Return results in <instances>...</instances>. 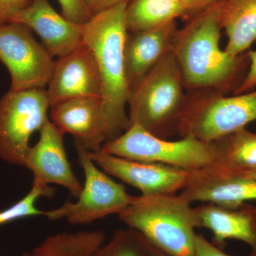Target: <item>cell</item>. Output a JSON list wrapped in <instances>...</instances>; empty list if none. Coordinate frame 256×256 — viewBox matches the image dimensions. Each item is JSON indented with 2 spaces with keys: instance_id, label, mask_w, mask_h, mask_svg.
Returning <instances> with one entry per match:
<instances>
[{
  "instance_id": "cell-1",
  "label": "cell",
  "mask_w": 256,
  "mask_h": 256,
  "mask_svg": "<svg viewBox=\"0 0 256 256\" xmlns=\"http://www.w3.org/2000/svg\"><path fill=\"white\" fill-rule=\"evenodd\" d=\"M222 1L190 18L173 40L184 85L192 92H234L248 68L247 53L232 56L220 48Z\"/></svg>"
},
{
  "instance_id": "cell-2",
  "label": "cell",
  "mask_w": 256,
  "mask_h": 256,
  "mask_svg": "<svg viewBox=\"0 0 256 256\" xmlns=\"http://www.w3.org/2000/svg\"><path fill=\"white\" fill-rule=\"evenodd\" d=\"M127 5L124 3L101 11L84 24V42L94 52L100 74L106 142L118 137L130 126L127 108L130 89L124 58Z\"/></svg>"
},
{
  "instance_id": "cell-3",
  "label": "cell",
  "mask_w": 256,
  "mask_h": 256,
  "mask_svg": "<svg viewBox=\"0 0 256 256\" xmlns=\"http://www.w3.org/2000/svg\"><path fill=\"white\" fill-rule=\"evenodd\" d=\"M178 194L136 196L120 212L127 227L139 232L152 246L169 256H196L194 208Z\"/></svg>"
},
{
  "instance_id": "cell-4",
  "label": "cell",
  "mask_w": 256,
  "mask_h": 256,
  "mask_svg": "<svg viewBox=\"0 0 256 256\" xmlns=\"http://www.w3.org/2000/svg\"><path fill=\"white\" fill-rule=\"evenodd\" d=\"M180 67L170 50L130 90L128 102L130 124H136L158 137L178 134L188 97Z\"/></svg>"
},
{
  "instance_id": "cell-5",
  "label": "cell",
  "mask_w": 256,
  "mask_h": 256,
  "mask_svg": "<svg viewBox=\"0 0 256 256\" xmlns=\"http://www.w3.org/2000/svg\"><path fill=\"white\" fill-rule=\"evenodd\" d=\"M254 121L256 89L232 96L216 90H196L188 97L178 134L214 142Z\"/></svg>"
},
{
  "instance_id": "cell-6",
  "label": "cell",
  "mask_w": 256,
  "mask_h": 256,
  "mask_svg": "<svg viewBox=\"0 0 256 256\" xmlns=\"http://www.w3.org/2000/svg\"><path fill=\"white\" fill-rule=\"evenodd\" d=\"M101 149L124 159L169 165L188 172L213 164L217 154L214 142L192 137L169 140L136 124H130L122 134L105 143Z\"/></svg>"
},
{
  "instance_id": "cell-7",
  "label": "cell",
  "mask_w": 256,
  "mask_h": 256,
  "mask_svg": "<svg viewBox=\"0 0 256 256\" xmlns=\"http://www.w3.org/2000/svg\"><path fill=\"white\" fill-rule=\"evenodd\" d=\"M74 144L85 176L82 191L76 202H66L58 208L44 212L45 216L50 220L65 218L72 225H82L118 214L136 196L129 194L122 184L116 182L102 171L84 146L76 142Z\"/></svg>"
},
{
  "instance_id": "cell-8",
  "label": "cell",
  "mask_w": 256,
  "mask_h": 256,
  "mask_svg": "<svg viewBox=\"0 0 256 256\" xmlns=\"http://www.w3.org/2000/svg\"><path fill=\"white\" fill-rule=\"evenodd\" d=\"M46 88L9 90L0 98V160L25 166L30 138L48 118Z\"/></svg>"
},
{
  "instance_id": "cell-9",
  "label": "cell",
  "mask_w": 256,
  "mask_h": 256,
  "mask_svg": "<svg viewBox=\"0 0 256 256\" xmlns=\"http://www.w3.org/2000/svg\"><path fill=\"white\" fill-rule=\"evenodd\" d=\"M48 50L36 41L26 25L11 22L0 26V62L9 72V90L44 89L54 62Z\"/></svg>"
},
{
  "instance_id": "cell-10",
  "label": "cell",
  "mask_w": 256,
  "mask_h": 256,
  "mask_svg": "<svg viewBox=\"0 0 256 256\" xmlns=\"http://www.w3.org/2000/svg\"><path fill=\"white\" fill-rule=\"evenodd\" d=\"M88 154L102 171L137 188L142 196L178 193L184 186L188 176V172L180 168L124 159L108 154L102 149L88 151Z\"/></svg>"
},
{
  "instance_id": "cell-11",
  "label": "cell",
  "mask_w": 256,
  "mask_h": 256,
  "mask_svg": "<svg viewBox=\"0 0 256 256\" xmlns=\"http://www.w3.org/2000/svg\"><path fill=\"white\" fill-rule=\"evenodd\" d=\"M50 106L80 97H101V80L95 55L82 41L58 57L46 88Z\"/></svg>"
},
{
  "instance_id": "cell-12",
  "label": "cell",
  "mask_w": 256,
  "mask_h": 256,
  "mask_svg": "<svg viewBox=\"0 0 256 256\" xmlns=\"http://www.w3.org/2000/svg\"><path fill=\"white\" fill-rule=\"evenodd\" d=\"M40 132V139L30 148L25 163L34 175V182L60 185L78 198L82 186L67 158L64 133L50 119Z\"/></svg>"
},
{
  "instance_id": "cell-13",
  "label": "cell",
  "mask_w": 256,
  "mask_h": 256,
  "mask_svg": "<svg viewBox=\"0 0 256 256\" xmlns=\"http://www.w3.org/2000/svg\"><path fill=\"white\" fill-rule=\"evenodd\" d=\"M178 194L192 204L202 202L236 208L256 200V180L227 174L210 165L188 172L186 182Z\"/></svg>"
},
{
  "instance_id": "cell-14",
  "label": "cell",
  "mask_w": 256,
  "mask_h": 256,
  "mask_svg": "<svg viewBox=\"0 0 256 256\" xmlns=\"http://www.w3.org/2000/svg\"><path fill=\"white\" fill-rule=\"evenodd\" d=\"M50 121L88 151L101 150L107 142L100 98L68 99L50 108Z\"/></svg>"
},
{
  "instance_id": "cell-15",
  "label": "cell",
  "mask_w": 256,
  "mask_h": 256,
  "mask_svg": "<svg viewBox=\"0 0 256 256\" xmlns=\"http://www.w3.org/2000/svg\"><path fill=\"white\" fill-rule=\"evenodd\" d=\"M14 22L22 23L36 32L53 56L67 54L84 41V24L57 12L48 0H32Z\"/></svg>"
},
{
  "instance_id": "cell-16",
  "label": "cell",
  "mask_w": 256,
  "mask_h": 256,
  "mask_svg": "<svg viewBox=\"0 0 256 256\" xmlns=\"http://www.w3.org/2000/svg\"><path fill=\"white\" fill-rule=\"evenodd\" d=\"M198 228L210 230L213 244L223 249L230 239L245 242L256 256V205L245 203L236 208L204 204L194 207Z\"/></svg>"
},
{
  "instance_id": "cell-17",
  "label": "cell",
  "mask_w": 256,
  "mask_h": 256,
  "mask_svg": "<svg viewBox=\"0 0 256 256\" xmlns=\"http://www.w3.org/2000/svg\"><path fill=\"white\" fill-rule=\"evenodd\" d=\"M176 21L152 30L128 32L124 48L126 78L130 90L172 50Z\"/></svg>"
},
{
  "instance_id": "cell-18",
  "label": "cell",
  "mask_w": 256,
  "mask_h": 256,
  "mask_svg": "<svg viewBox=\"0 0 256 256\" xmlns=\"http://www.w3.org/2000/svg\"><path fill=\"white\" fill-rule=\"evenodd\" d=\"M220 20L229 55H242L256 42V0H222Z\"/></svg>"
},
{
  "instance_id": "cell-19",
  "label": "cell",
  "mask_w": 256,
  "mask_h": 256,
  "mask_svg": "<svg viewBox=\"0 0 256 256\" xmlns=\"http://www.w3.org/2000/svg\"><path fill=\"white\" fill-rule=\"evenodd\" d=\"M214 142L216 159L212 165L216 169L242 176L256 170V132L242 128Z\"/></svg>"
},
{
  "instance_id": "cell-20",
  "label": "cell",
  "mask_w": 256,
  "mask_h": 256,
  "mask_svg": "<svg viewBox=\"0 0 256 256\" xmlns=\"http://www.w3.org/2000/svg\"><path fill=\"white\" fill-rule=\"evenodd\" d=\"M185 14L182 0H131L126 8L128 31L159 28Z\"/></svg>"
},
{
  "instance_id": "cell-21",
  "label": "cell",
  "mask_w": 256,
  "mask_h": 256,
  "mask_svg": "<svg viewBox=\"0 0 256 256\" xmlns=\"http://www.w3.org/2000/svg\"><path fill=\"white\" fill-rule=\"evenodd\" d=\"M106 242L100 230H82L50 236L32 250L35 256H92Z\"/></svg>"
},
{
  "instance_id": "cell-22",
  "label": "cell",
  "mask_w": 256,
  "mask_h": 256,
  "mask_svg": "<svg viewBox=\"0 0 256 256\" xmlns=\"http://www.w3.org/2000/svg\"><path fill=\"white\" fill-rule=\"evenodd\" d=\"M92 256H154V246L137 230L127 227L116 230Z\"/></svg>"
},
{
  "instance_id": "cell-23",
  "label": "cell",
  "mask_w": 256,
  "mask_h": 256,
  "mask_svg": "<svg viewBox=\"0 0 256 256\" xmlns=\"http://www.w3.org/2000/svg\"><path fill=\"white\" fill-rule=\"evenodd\" d=\"M54 194V190L50 185L33 182L31 190L26 196L12 206L0 212V225L25 217L44 215V212L36 206L37 200L40 197H52Z\"/></svg>"
},
{
  "instance_id": "cell-24",
  "label": "cell",
  "mask_w": 256,
  "mask_h": 256,
  "mask_svg": "<svg viewBox=\"0 0 256 256\" xmlns=\"http://www.w3.org/2000/svg\"><path fill=\"white\" fill-rule=\"evenodd\" d=\"M62 14L73 22L85 24L94 16L86 0H58Z\"/></svg>"
},
{
  "instance_id": "cell-25",
  "label": "cell",
  "mask_w": 256,
  "mask_h": 256,
  "mask_svg": "<svg viewBox=\"0 0 256 256\" xmlns=\"http://www.w3.org/2000/svg\"><path fill=\"white\" fill-rule=\"evenodd\" d=\"M32 0H0V26L14 22L15 18L31 3Z\"/></svg>"
},
{
  "instance_id": "cell-26",
  "label": "cell",
  "mask_w": 256,
  "mask_h": 256,
  "mask_svg": "<svg viewBox=\"0 0 256 256\" xmlns=\"http://www.w3.org/2000/svg\"><path fill=\"white\" fill-rule=\"evenodd\" d=\"M247 55L249 60L248 68L242 82L234 92V95L252 92L256 88V50H249Z\"/></svg>"
},
{
  "instance_id": "cell-27",
  "label": "cell",
  "mask_w": 256,
  "mask_h": 256,
  "mask_svg": "<svg viewBox=\"0 0 256 256\" xmlns=\"http://www.w3.org/2000/svg\"><path fill=\"white\" fill-rule=\"evenodd\" d=\"M196 256H232L223 252V249L216 246L204 236L197 234L196 240Z\"/></svg>"
},
{
  "instance_id": "cell-28",
  "label": "cell",
  "mask_w": 256,
  "mask_h": 256,
  "mask_svg": "<svg viewBox=\"0 0 256 256\" xmlns=\"http://www.w3.org/2000/svg\"><path fill=\"white\" fill-rule=\"evenodd\" d=\"M220 1L222 0H182L186 12L185 16L188 18H192Z\"/></svg>"
},
{
  "instance_id": "cell-29",
  "label": "cell",
  "mask_w": 256,
  "mask_h": 256,
  "mask_svg": "<svg viewBox=\"0 0 256 256\" xmlns=\"http://www.w3.org/2000/svg\"><path fill=\"white\" fill-rule=\"evenodd\" d=\"M131 0H86L92 15L120 4H128Z\"/></svg>"
},
{
  "instance_id": "cell-30",
  "label": "cell",
  "mask_w": 256,
  "mask_h": 256,
  "mask_svg": "<svg viewBox=\"0 0 256 256\" xmlns=\"http://www.w3.org/2000/svg\"><path fill=\"white\" fill-rule=\"evenodd\" d=\"M154 256H169L166 255V254H164L160 250H158V249L154 247Z\"/></svg>"
},
{
  "instance_id": "cell-31",
  "label": "cell",
  "mask_w": 256,
  "mask_h": 256,
  "mask_svg": "<svg viewBox=\"0 0 256 256\" xmlns=\"http://www.w3.org/2000/svg\"><path fill=\"white\" fill-rule=\"evenodd\" d=\"M246 176H248V178H254V180H256V170H254V171L250 172V173H248Z\"/></svg>"
},
{
  "instance_id": "cell-32",
  "label": "cell",
  "mask_w": 256,
  "mask_h": 256,
  "mask_svg": "<svg viewBox=\"0 0 256 256\" xmlns=\"http://www.w3.org/2000/svg\"><path fill=\"white\" fill-rule=\"evenodd\" d=\"M26 256H35L34 254H33V252H30V254H28V255H26Z\"/></svg>"
}]
</instances>
